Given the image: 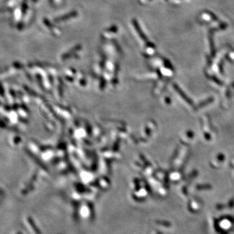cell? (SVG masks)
I'll use <instances>...</instances> for the list:
<instances>
[{
  "mask_svg": "<svg viewBox=\"0 0 234 234\" xmlns=\"http://www.w3.org/2000/svg\"><path fill=\"white\" fill-rule=\"evenodd\" d=\"M109 32H116L117 31V27L116 26H113L110 28L108 29Z\"/></svg>",
  "mask_w": 234,
  "mask_h": 234,
  "instance_id": "4",
  "label": "cell"
},
{
  "mask_svg": "<svg viewBox=\"0 0 234 234\" xmlns=\"http://www.w3.org/2000/svg\"><path fill=\"white\" fill-rule=\"evenodd\" d=\"M80 49H81V46H76L75 47H74V49L71 50L68 52V53H66V54H64L63 56H62V59H67L68 57H70L72 55L74 54L76 51H78V50H79Z\"/></svg>",
  "mask_w": 234,
  "mask_h": 234,
  "instance_id": "3",
  "label": "cell"
},
{
  "mask_svg": "<svg viewBox=\"0 0 234 234\" xmlns=\"http://www.w3.org/2000/svg\"><path fill=\"white\" fill-rule=\"evenodd\" d=\"M133 26H134L135 30L137 31V33H138V35H140V37L142 38V39L143 40H145L146 39V37H145L144 34L142 33V31H141V29H140V27L139 26H138L137 22L135 20H133Z\"/></svg>",
  "mask_w": 234,
  "mask_h": 234,
  "instance_id": "2",
  "label": "cell"
},
{
  "mask_svg": "<svg viewBox=\"0 0 234 234\" xmlns=\"http://www.w3.org/2000/svg\"><path fill=\"white\" fill-rule=\"evenodd\" d=\"M78 14V12L76 11H72V12H70V13L67 14H65V16H61V17H59L56 18L55 21L56 22H63V21H65V20H68V19H70L71 18H74V17H75L76 16H77Z\"/></svg>",
  "mask_w": 234,
  "mask_h": 234,
  "instance_id": "1",
  "label": "cell"
}]
</instances>
